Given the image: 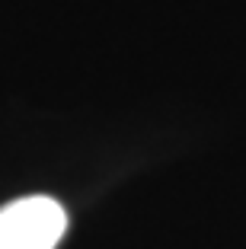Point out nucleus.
Here are the masks:
<instances>
[{
	"instance_id": "obj_1",
	"label": "nucleus",
	"mask_w": 246,
	"mask_h": 249,
	"mask_svg": "<svg viewBox=\"0 0 246 249\" xmlns=\"http://www.w3.org/2000/svg\"><path fill=\"white\" fill-rule=\"evenodd\" d=\"M67 230V211L48 195L16 198L0 208V249H55Z\"/></svg>"
}]
</instances>
